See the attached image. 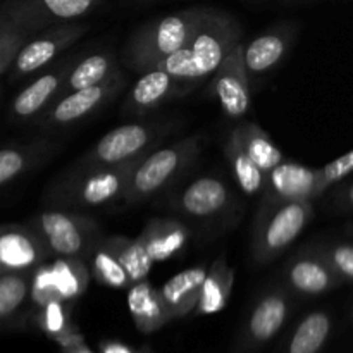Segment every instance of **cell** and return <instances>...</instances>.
<instances>
[{
  "instance_id": "cell-1",
  "label": "cell",
  "mask_w": 353,
  "mask_h": 353,
  "mask_svg": "<svg viewBox=\"0 0 353 353\" xmlns=\"http://www.w3.org/2000/svg\"><path fill=\"white\" fill-rule=\"evenodd\" d=\"M240 38L238 21L231 14L212 9L188 47L159 61L152 69H162L179 81L195 85L219 69L240 45Z\"/></svg>"
},
{
  "instance_id": "cell-2",
  "label": "cell",
  "mask_w": 353,
  "mask_h": 353,
  "mask_svg": "<svg viewBox=\"0 0 353 353\" xmlns=\"http://www.w3.org/2000/svg\"><path fill=\"white\" fill-rule=\"evenodd\" d=\"M212 7H190L148 21L133 31L123 50L124 64L147 72L162 59L188 47Z\"/></svg>"
},
{
  "instance_id": "cell-3",
  "label": "cell",
  "mask_w": 353,
  "mask_h": 353,
  "mask_svg": "<svg viewBox=\"0 0 353 353\" xmlns=\"http://www.w3.org/2000/svg\"><path fill=\"white\" fill-rule=\"evenodd\" d=\"M148 154L119 165L76 168L48 188L47 200L57 209L102 207L123 200L134 171Z\"/></svg>"
},
{
  "instance_id": "cell-4",
  "label": "cell",
  "mask_w": 353,
  "mask_h": 353,
  "mask_svg": "<svg viewBox=\"0 0 353 353\" xmlns=\"http://www.w3.org/2000/svg\"><path fill=\"white\" fill-rule=\"evenodd\" d=\"M314 217L312 200L264 199L257 214L252 240V255L255 264L265 265L278 259Z\"/></svg>"
},
{
  "instance_id": "cell-5",
  "label": "cell",
  "mask_w": 353,
  "mask_h": 353,
  "mask_svg": "<svg viewBox=\"0 0 353 353\" xmlns=\"http://www.w3.org/2000/svg\"><path fill=\"white\" fill-rule=\"evenodd\" d=\"M202 152V137H188L169 147L150 152L131 178L123 202L134 205L164 190Z\"/></svg>"
},
{
  "instance_id": "cell-6",
  "label": "cell",
  "mask_w": 353,
  "mask_h": 353,
  "mask_svg": "<svg viewBox=\"0 0 353 353\" xmlns=\"http://www.w3.org/2000/svg\"><path fill=\"white\" fill-rule=\"evenodd\" d=\"M31 226L41 234L54 257H78L86 262L102 238L93 217L61 209L38 214Z\"/></svg>"
},
{
  "instance_id": "cell-7",
  "label": "cell",
  "mask_w": 353,
  "mask_h": 353,
  "mask_svg": "<svg viewBox=\"0 0 353 353\" xmlns=\"http://www.w3.org/2000/svg\"><path fill=\"white\" fill-rule=\"evenodd\" d=\"M102 0H6L0 16H6L30 37L59 24L76 23L88 16Z\"/></svg>"
},
{
  "instance_id": "cell-8",
  "label": "cell",
  "mask_w": 353,
  "mask_h": 353,
  "mask_svg": "<svg viewBox=\"0 0 353 353\" xmlns=\"http://www.w3.org/2000/svg\"><path fill=\"white\" fill-rule=\"evenodd\" d=\"M124 85H126V78L121 74L116 79H110L102 85L78 90V92L61 97L37 121V124L43 130H57V128H68L72 124L83 123L100 112L107 103L112 102Z\"/></svg>"
},
{
  "instance_id": "cell-9",
  "label": "cell",
  "mask_w": 353,
  "mask_h": 353,
  "mask_svg": "<svg viewBox=\"0 0 353 353\" xmlns=\"http://www.w3.org/2000/svg\"><path fill=\"white\" fill-rule=\"evenodd\" d=\"M159 137V128L150 124H123L103 134L95 147L83 155L76 168L119 165L147 154L152 141Z\"/></svg>"
},
{
  "instance_id": "cell-10",
  "label": "cell",
  "mask_w": 353,
  "mask_h": 353,
  "mask_svg": "<svg viewBox=\"0 0 353 353\" xmlns=\"http://www.w3.org/2000/svg\"><path fill=\"white\" fill-rule=\"evenodd\" d=\"M88 30V24L76 21V23L59 24V26L48 28V30L31 37L30 41L24 45V48L17 55L7 79L10 83L19 81V79L43 69L59 54H62L72 43H76Z\"/></svg>"
},
{
  "instance_id": "cell-11",
  "label": "cell",
  "mask_w": 353,
  "mask_h": 353,
  "mask_svg": "<svg viewBox=\"0 0 353 353\" xmlns=\"http://www.w3.org/2000/svg\"><path fill=\"white\" fill-rule=\"evenodd\" d=\"M50 257H54L50 248L31 224H7L2 228L0 272L33 274Z\"/></svg>"
},
{
  "instance_id": "cell-12",
  "label": "cell",
  "mask_w": 353,
  "mask_h": 353,
  "mask_svg": "<svg viewBox=\"0 0 353 353\" xmlns=\"http://www.w3.org/2000/svg\"><path fill=\"white\" fill-rule=\"evenodd\" d=\"M74 62L64 61L48 69L12 99L9 107V119L12 123L38 121L59 100Z\"/></svg>"
},
{
  "instance_id": "cell-13",
  "label": "cell",
  "mask_w": 353,
  "mask_h": 353,
  "mask_svg": "<svg viewBox=\"0 0 353 353\" xmlns=\"http://www.w3.org/2000/svg\"><path fill=\"white\" fill-rule=\"evenodd\" d=\"M250 74L243 57V45H238L214 72L210 92L231 119H240L252 105Z\"/></svg>"
},
{
  "instance_id": "cell-14",
  "label": "cell",
  "mask_w": 353,
  "mask_h": 353,
  "mask_svg": "<svg viewBox=\"0 0 353 353\" xmlns=\"http://www.w3.org/2000/svg\"><path fill=\"white\" fill-rule=\"evenodd\" d=\"M285 279L293 292L305 296L323 295L343 283L316 245L296 252L286 262Z\"/></svg>"
},
{
  "instance_id": "cell-15",
  "label": "cell",
  "mask_w": 353,
  "mask_h": 353,
  "mask_svg": "<svg viewBox=\"0 0 353 353\" xmlns=\"http://www.w3.org/2000/svg\"><path fill=\"white\" fill-rule=\"evenodd\" d=\"M326 192L321 169L307 168L293 161H283L265 178L264 199L285 200H314Z\"/></svg>"
},
{
  "instance_id": "cell-16",
  "label": "cell",
  "mask_w": 353,
  "mask_h": 353,
  "mask_svg": "<svg viewBox=\"0 0 353 353\" xmlns=\"http://www.w3.org/2000/svg\"><path fill=\"white\" fill-rule=\"evenodd\" d=\"M295 41V26L292 23H281L255 37L243 45V57L247 71L252 79L264 78L278 68L288 55Z\"/></svg>"
},
{
  "instance_id": "cell-17",
  "label": "cell",
  "mask_w": 353,
  "mask_h": 353,
  "mask_svg": "<svg viewBox=\"0 0 353 353\" xmlns=\"http://www.w3.org/2000/svg\"><path fill=\"white\" fill-rule=\"evenodd\" d=\"M192 86L190 83L179 81L162 69H150L134 83L124 103V110L134 116H143L164 105L171 99L185 95L192 90Z\"/></svg>"
},
{
  "instance_id": "cell-18",
  "label": "cell",
  "mask_w": 353,
  "mask_h": 353,
  "mask_svg": "<svg viewBox=\"0 0 353 353\" xmlns=\"http://www.w3.org/2000/svg\"><path fill=\"white\" fill-rule=\"evenodd\" d=\"M231 199H233L231 190L223 179L216 176H202L190 183L176 196L172 207L186 216L207 219L224 212L231 205Z\"/></svg>"
},
{
  "instance_id": "cell-19",
  "label": "cell",
  "mask_w": 353,
  "mask_h": 353,
  "mask_svg": "<svg viewBox=\"0 0 353 353\" xmlns=\"http://www.w3.org/2000/svg\"><path fill=\"white\" fill-rule=\"evenodd\" d=\"M207 272L209 269L205 265H196V268L186 269V271L172 276L168 283L159 288L171 319L183 317L196 310Z\"/></svg>"
},
{
  "instance_id": "cell-20",
  "label": "cell",
  "mask_w": 353,
  "mask_h": 353,
  "mask_svg": "<svg viewBox=\"0 0 353 353\" xmlns=\"http://www.w3.org/2000/svg\"><path fill=\"white\" fill-rule=\"evenodd\" d=\"M190 230L183 223L165 217H152L140 233V240L147 247L154 262H165L185 248Z\"/></svg>"
},
{
  "instance_id": "cell-21",
  "label": "cell",
  "mask_w": 353,
  "mask_h": 353,
  "mask_svg": "<svg viewBox=\"0 0 353 353\" xmlns=\"http://www.w3.org/2000/svg\"><path fill=\"white\" fill-rule=\"evenodd\" d=\"M59 145L48 140H37L24 145H7L0 152V185L7 186L26 174L37 165L43 164L47 159L57 152Z\"/></svg>"
},
{
  "instance_id": "cell-22",
  "label": "cell",
  "mask_w": 353,
  "mask_h": 353,
  "mask_svg": "<svg viewBox=\"0 0 353 353\" xmlns=\"http://www.w3.org/2000/svg\"><path fill=\"white\" fill-rule=\"evenodd\" d=\"M128 307L134 324L141 333H152L171 321L169 310L162 300L161 290L154 288L147 279L128 288Z\"/></svg>"
},
{
  "instance_id": "cell-23",
  "label": "cell",
  "mask_w": 353,
  "mask_h": 353,
  "mask_svg": "<svg viewBox=\"0 0 353 353\" xmlns=\"http://www.w3.org/2000/svg\"><path fill=\"white\" fill-rule=\"evenodd\" d=\"M123 72H121L117 59L112 52H97V54L88 55V57L81 59L72 65L71 72H69L68 79L62 86L61 97L78 92V90L102 85L110 79H116Z\"/></svg>"
},
{
  "instance_id": "cell-24",
  "label": "cell",
  "mask_w": 353,
  "mask_h": 353,
  "mask_svg": "<svg viewBox=\"0 0 353 353\" xmlns=\"http://www.w3.org/2000/svg\"><path fill=\"white\" fill-rule=\"evenodd\" d=\"M288 299L281 290L265 293L255 305L248 323V333L255 341H268L278 333L288 316Z\"/></svg>"
},
{
  "instance_id": "cell-25",
  "label": "cell",
  "mask_w": 353,
  "mask_h": 353,
  "mask_svg": "<svg viewBox=\"0 0 353 353\" xmlns=\"http://www.w3.org/2000/svg\"><path fill=\"white\" fill-rule=\"evenodd\" d=\"M224 155H226L228 164H230L238 186H240L245 195L254 196L259 195V193H264L268 174L248 155V152L245 150L234 130L231 131L226 143H224Z\"/></svg>"
},
{
  "instance_id": "cell-26",
  "label": "cell",
  "mask_w": 353,
  "mask_h": 353,
  "mask_svg": "<svg viewBox=\"0 0 353 353\" xmlns=\"http://www.w3.org/2000/svg\"><path fill=\"white\" fill-rule=\"evenodd\" d=\"M233 285L234 269L230 268L224 255H219L207 272L202 295H200V302L195 312L199 316H210V314L221 312L230 300Z\"/></svg>"
},
{
  "instance_id": "cell-27",
  "label": "cell",
  "mask_w": 353,
  "mask_h": 353,
  "mask_svg": "<svg viewBox=\"0 0 353 353\" xmlns=\"http://www.w3.org/2000/svg\"><path fill=\"white\" fill-rule=\"evenodd\" d=\"M48 264H50L52 276H54L59 300L69 302V300L79 299L86 292L92 272L83 259L55 257Z\"/></svg>"
},
{
  "instance_id": "cell-28",
  "label": "cell",
  "mask_w": 353,
  "mask_h": 353,
  "mask_svg": "<svg viewBox=\"0 0 353 353\" xmlns=\"http://www.w3.org/2000/svg\"><path fill=\"white\" fill-rule=\"evenodd\" d=\"M88 264L92 278L102 286L114 290H126L133 286L130 274L121 264L117 255L114 254L112 248L107 245L105 238H100L97 245L93 247L92 254L88 255Z\"/></svg>"
},
{
  "instance_id": "cell-29",
  "label": "cell",
  "mask_w": 353,
  "mask_h": 353,
  "mask_svg": "<svg viewBox=\"0 0 353 353\" xmlns=\"http://www.w3.org/2000/svg\"><path fill=\"white\" fill-rule=\"evenodd\" d=\"M234 131H236L238 138H240L245 150L248 152V155L254 159L255 164H257L265 174L285 161L281 150H279L278 145L271 140L268 131H264L261 126H257V124L241 123L240 126L234 128Z\"/></svg>"
},
{
  "instance_id": "cell-30",
  "label": "cell",
  "mask_w": 353,
  "mask_h": 353,
  "mask_svg": "<svg viewBox=\"0 0 353 353\" xmlns=\"http://www.w3.org/2000/svg\"><path fill=\"white\" fill-rule=\"evenodd\" d=\"M107 245L114 250L121 264L130 274L131 283H140L147 279L148 272H150L152 265H154V259L148 254L147 247L143 241L138 238H126V236H107Z\"/></svg>"
},
{
  "instance_id": "cell-31",
  "label": "cell",
  "mask_w": 353,
  "mask_h": 353,
  "mask_svg": "<svg viewBox=\"0 0 353 353\" xmlns=\"http://www.w3.org/2000/svg\"><path fill=\"white\" fill-rule=\"evenodd\" d=\"M331 331V319L326 312H312L299 324L293 333L290 353H317Z\"/></svg>"
},
{
  "instance_id": "cell-32",
  "label": "cell",
  "mask_w": 353,
  "mask_h": 353,
  "mask_svg": "<svg viewBox=\"0 0 353 353\" xmlns=\"http://www.w3.org/2000/svg\"><path fill=\"white\" fill-rule=\"evenodd\" d=\"M31 299V274L2 272L0 274V317L7 321Z\"/></svg>"
},
{
  "instance_id": "cell-33",
  "label": "cell",
  "mask_w": 353,
  "mask_h": 353,
  "mask_svg": "<svg viewBox=\"0 0 353 353\" xmlns=\"http://www.w3.org/2000/svg\"><path fill=\"white\" fill-rule=\"evenodd\" d=\"M30 34L16 26L12 21L7 19L6 16H0V74L9 76L17 55L30 41Z\"/></svg>"
},
{
  "instance_id": "cell-34",
  "label": "cell",
  "mask_w": 353,
  "mask_h": 353,
  "mask_svg": "<svg viewBox=\"0 0 353 353\" xmlns=\"http://www.w3.org/2000/svg\"><path fill=\"white\" fill-rule=\"evenodd\" d=\"M316 247L343 281L353 283V243L336 241V243H324Z\"/></svg>"
},
{
  "instance_id": "cell-35",
  "label": "cell",
  "mask_w": 353,
  "mask_h": 353,
  "mask_svg": "<svg viewBox=\"0 0 353 353\" xmlns=\"http://www.w3.org/2000/svg\"><path fill=\"white\" fill-rule=\"evenodd\" d=\"M64 303L65 302H62V300H54V302H48L47 305L40 307V316H38L40 326L43 327L45 333L54 338L69 330L68 312H65Z\"/></svg>"
},
{
  "instance_id": "cell-36",
  "label": "cell",
  "mask_w": 353,
  "mask_h": 353,
  "mask_svg": "<svg viewBox=\"0 0 353 353\" xmlns=\"http://www.w3.org/2000/svg\"><path fill=\"white\" fill-rule=\"evenodd\" d=\"M323 183L326 186V190H330L331 186L340 183L341 179H345L347 176L353 174V150L347 152L345 155L338 157L336 161L330 162L327 165H324L323 169Z\"/></svg>"
},
{
  "instance_id": "cell-37",
  "label": "cell",
  "mask_w": 353,
  "mask_h": 353,
  "mask_svg": "<svg viewBox=\"0 0 353 353\" xmlns=\"http://www.w3.org/2000/svg\"><path fill=\"white\" fill-rule=\"evenodd\" d=\"M334 202L340 209L353 210V181L350 185L338 188V192L334 193Z\"/></svg>"
},
{
  "instance_id": "cell-38",
  "label": "cell",
  "mask_w": 353,
  "mask_h": 353,
  "mask_svg": "<svg viewBox=\"0 0 353 353\" xmlns=\"http://www.w3.org/2000/svg\"><path fill=\"white\" fill-rule=\"evenodd\" d=\"M102 353H133L130 347L123 343H117V341H109V343H103Z\"/></svg>"
},
{
  "instance_id": "cell-39",
  "label": "cell",
  "mask_w": 353,
  "mask_h": 353,
  "mask_svg": "<svg viewBox=\"0 0 353 353\" xmlns=\"http://www.w3.org/2000/svg\"><path fill=\"white\" fill-rule=\"evenodd\" d=\"M68 353H92L88 350V348L85 347V345H78V347H72V348H68Z\"/></svg>"
}]
</instances>
